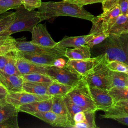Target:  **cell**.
Returning <instances> with one entry per match:
<instances>
[{
	"instance_id": "obj_8",
	"label": "cell",
	"mask_w": 128,
	"mask_h": 128,
	"mask_svg": "<svg viewBox=\"0 0 128 128\" xmlns=\"http://www.w3.org/2000/svg\"><path fill=\"white\" fill-rule=\"evenodd\" d=\"M15 46L16 50L20 52L46 54L66 58L65 56L66 48L56 46L53 48L44 46L34 44L31 42H27L22 40H16Z\"/></svg>"
},
{
	"instance_id": "obj_16",
	"label": "cell",
	"mask_w": 128,
	"mask_h": 128,
	"mask_svg": "<svg viewBox=\"0 0 128 128\" xmlns=\"http://www.w3.org/2000/svg\"><path fill=\"white\" fill-rule=\"evenodd\" d=\"M23 82L24 80L21 76L9 75L0 70V83L8 92L22 91Z\"/></svg>"
},
{
	"instance_id": "obj_34",
	"label": "cell",
	"mask_w": 128,
	"mask_h": 128,
	"mask_svg": "<svg viewBox=\"0 0 128 128\" xmlns=\"http://www.w3.org/2000/svg\"><path fill=\"white\" fill-rule=\"evenodd\" d=\"M14 12L4 13L0 16V32L6 30L13 22L14 18Z\"/></svg>"
},
{
	"instance_id": "obj_48",
	"label": "cell",
	"mask_w": 128,
	"mask_h": 128,
	"mask_svg": "<svg viewBox=\"0 0 128 128\" xmlns=\"http://www.w3.org/2000/svg\"></svg>"
},
{
	"instance_id": "obj_15",
	"label": "cell",
	"mask_w": 128,
	"mask_h": 128,
	"mask_svg": "<svg viewBox=\"0 0 128 128\" xmlns=\"http://www.w3.org/2000/svg\"><path fill=\"white\" fill-rule=\"evenodd\" d=\"M18 53L21 56L37 64L51 66H54L55 60L60 56L46 54L24 52L17 50Z\"/></svg>"
},
{
	"instance_id": "obj_19",
	"label": "cell",
	"mask_w": 128,
	"mask_h": 128,
	"mask_svg": "<svg viewBox=\"0 0 128 128\" xmlns=\"http://www.w3.org/2000/svg\"><path fill=\"white\" fill-rule=\"evenodd\" d=\"M100 115L102 118H110L114 116H128V100H122L114 102L113 105L104 111Z\"/></svg>"
},
{
	"instance_id": "obj_50",
	"label": "cell",
	"mask_w": 128,
	"mask_h": 128,
	"mask_svg": "<svg viewBox=\"0 0 128 128\" xmlns=\"http://www.w3.org/2000/svg\"></svg>"
},
{
	"instance_id": "obj_23",
	"label": "cell",
	"mask_w": 128,
	"mask_h": 128,
	"mask_svg": "<svg viewBox=\"0 0 128 128\" xmlns=\"http://www.w3.org/2000/svg\"><path fill=\"white\" fill-rule=\"evenodd\" d=\"M52 106L50 110L54 112L67 118L72 124L71 127L74 124V122L70 115L62 97H52ZM70 127V128H71Z\"/></svg>"
},
{
	"instance_id": "obj_38",
	"label": "cell",
	"mask_w": 128,
	"mask_h": 128,
	"mask_svg": "<svg viewBox=\"0 0 128 128\" xmlns=\"http://www.w3.org/2000/svg\"><path fill=\"white\" fill-rule=\"evenodd\" d=\"M22 5L25 8L28 10H32L38 8L41 6L42 0H22Z\"/></svg>"
},
{
	"instance_id": "obj_26",
	"label": "cell",
	"mask_w": 128,
	"mask_h": 128,
	"mask_svg": "<svg viewBox=\"0 0 128 128\" xmlns=\"http://www.w3.org/2000/svg\"><path fill=\"white\" fill-rule=\"evenodd\" d=\"M18 112V108L6 102L5 99L0 100V122L12 117Z\"/></svg>"
},
{
	"instance_id": "obj_47",
	"label": "cell",
	"mask_w": 128,
	"mask_h": 128,
	"mask_svg": "<svg viewBox=\"0 0 128 128\" xmlns=\"http://www.w3.org/2000/svg\"><path fill=\"white\" fill-rule=\"evenodd\" d=\"M126 15L128 16V10H127V12H126Z\"/></svg>"
},
{
	"instance_id": "obj_36",
	"label": "cell",
	"mask_w": 128,
	"mask_h": 128,
	"mask_svg": "<svg viewBox=\"0 0 128 128\" xmlns=\"http://www.w3.org/2000/svg\"><path fill=\"white\" fill-rule=\"evenodd\" d=\"M18 114H16L12 117L0 122V128H18Z\"/></svg>"
},
{
	"instance_id": "obj_43",
	"label": "cell",
	"mask_w": 128,
	"mask_h": 128,
	"mask_svg": "<svg viewBox=\"0 0 128 128\" xmlns=\"http://www.w3.org/2000/svg\"><path fill=\"white\" fill-rule=\"evenodd\" d=\"M110 119H112L120 123L128 126V116H114L111 118Z\"/></svg>"
},
{
	"instance_id": "obj_5",
	"label": "cell",
	"mask_w": 128,
	"mask_h": 128,
	"mask_svg": "<svg viewBox=\"0 0 128 128\" xmlns=\"http://www.w3.org/2000/svg\"><path fill=\"white\" fill-rule=\"evenodd\" d=\"M75 104L86 110L97 111L92 99L90 86L82 78L66 95Z\"/></svg>"
},
{
	"instance_id": "obj_14",
	"label": "cell",
	"mask_w": 128,
	"mask_h": 128,
	"mask_svg": "<svg viewBox=\"0 0 128 128\" xmlns=\"http://www.w3.org/2000/svg\"><path fill=\"white\" fill-rule=\"evenodd\" d=\"M32 116L53 126L70 128L72 126V123L67 118L56 114L51 110L35 113Z\"/></svg>"
},
{
	"instance_id": "obj_37",
	"label": "cell",
	"mask_w": 128,
	"mask_h": 128,
	"mask_svg": "<svg viewBox=\"0 0 128 128\" xmlns=\"http://www.w3.org/2000/svg\"><path fill=\"white\" fill-rule=\"evenodd\" d=\"M108 36V34L105 32H101L94 34V36L90 40H89L86 44H87L90 48H92L94 46L101 43Z\"/></svg>"
},
{
	"instance_id": "obj_21",
	"label": "cell",
	"mask_w": 128,
	"mask_h": 128,
	"mask_svg": "<svg viewBox=\"0 0 128 128\" xmlns=\"http://www.w3.org/2000/svg\"><path fill=\"white\" fill-rule=\"evenodd\" d=\"M126 32H128V16L120 14L117 17L106 34H120Z\"/></svg>"
},
{
	"instance_id": "obj_13",
	"label": "cell",
	"mask_w": 128,
	"mask_h": 128,
	"mask_svg": "<svg viewBox=\"0 0 128 128\" xmlns=\"http://www.w3.org/2000/svg\"><path fill=\"white\" fill-rule=\"evenodd\" d=\"M16 59V65L21 75L32 73H40L46 74L48 66L36 64L18 54L16 50L14 51Z\"/></svg>"
},
{
	"instance_id": "obj_28",
	"label": "cell",
	"mask_w": 128,
	"mask_h": 128,
	"mask_svg": "<svg viewBox=\"0 0 128 128\" xmlns=\"http://www.w3.org/2000/svg\"><path fill=\"white\" fill-rule=\"evenodd\" d=\"M95 111L84 112L86 118L82 122L75 123L71 128H96L95 122Z\"/></svg>"
},
{
	"instance_id": "obj_39",
	"label": "cell",
	"mask_w": 128,
	"mask_h": 128,
	"mask_svg": "<svg viewBox=\"0 0 128 128\" xmlns=\"http://www.w3.org/2000/svg\"><path fill=\"white\" fill-rule=\"evenodd\" d=\"M118 0H103L102 4L103 12L111 10L118 4Z\"/></svg>"
},
{
	"instance_id": "obj_12",
	"label": "cell",
	"mask_w": 128,
	"mask_h": 128,
	"mask_svg": "<svg viewBox=\"0 0 128 128\" xmlns=\"http://www.w3.org/2000/svg\"><path fill=\"white\" fill-rule=\"evenodd\" d=\"M31 42L44 46L53 48L56 44V42L51 37L44 24H38L32 28V32Z\"/></svg>"
},
{
	"instance_id": "obj_31",
	"label": "cell",
	"mask_w": 128,
	"mask_h": 128,
	"mask_svg": "<svg viewBox=\"0 0 128 128\" xmlns=\"http://www.w3.org/2000/svg\"><path fill=\"white\" fill-rule=\"evenodd\" d=\"M108 90L114 102L122 100H128V86L112 88Z\"/></svg>"
},
{
	"instance_id": "obj_46",
	"label": "cell",
	"mask_w": 128,
	"mask_h": 128,
	"mask_svg": "<svg viewBox=\"0 0 128 128\" xmlns=\"http://www.w3.org/2000/svg\"><path fill=\"white\" fill-rule=\"evenodd\" d=\"M8 92V90L2 84L0 85V100L5 99Z\"/></svg>"
},
{
	"instance_id": "obj_6",
	"label": "cell",
	"mask_w": 128,
	"mask_h": 128,
	"mask_svg": "<svg viewBox=\"0 0 128 128\" xmlns=\"http://www.w3.org/2000/svg\"><path fill=\"white\" fill-rule=\"evenodd\" d=\"M120 14L122 13L118 4L111 10L103 12L100 14L94 16L91 21L92 25L89 34H96L101 32L106 34L117 17Z\"/></svg>"
},
{
	"instance_id": "obj_17",
	"label": "cell",
	"mask_w": 128,
	"mask_h": 128,
	"mask_svg": "<svg viewBox=\"0 0 128 128\" xmlns=\"http://www.w3.org/2000/svg\"><path fill=\"white\" fill-rule=\"evenodd\" d=\"M52 106V98L50 99L40 101H36L20 106L18 108V112H26L32 115L39 112L50 110Z\"/></svg>"
},
{
	"instance_id": "obj_25",
	"label": "cell",
	"mask_w": 128,
	"mask_h": 128,
	"mask_svg": "<svg viewBox=\"0 0 128 128\" xmlns=\"http://www.w3.org/2000/svg\"><path fill=\"white\" fill-rule=\"evenodd\" d=\"M110 88L128 86V74H127L110 70Z\"/></svg>"
},
{
	"instance_id": "obj_3",
	"label": "cell",
	"mask_w": 128,
	"mask_h": 128,
	"mask_svg": "<svg viewBox=\"0 0 128 128\" xmlns=\"http://www.w3.org/2000/svg\"><path fill=\"white\" fill-rule=\"evenodd\" d=\"M16 10L13 22L6 30L0 32V39L6 38L12 34L20 32H31L33 28L42 21L38 10H28L23 5Z\"/></svg>"
},
{
	"instance_id": "obj_4",
	"label": "cell",
	"mask_w": 128,
	"mask_h": 128,
	"mask_svg": "<svg viewBox=\"0 0 128 128\" xmlns=\"http://www.w3.org/2000/svg\"><path fill=\"white\" fill-rule=\"evenodd\" d=\"M100 58L92 70L83 77L90 88L96 87L110 90V70L106 66V60L104 54H101Z\"/></svg>"
},
{
	"instance_id": "obj_30",
	"label": "cell",
	"mask_w": 128,
	"mask_h": 128,
	"mask_svg": "<svg viewBox=\"0 0 128 128\" xmlns=\"http://www.w3.org/2000/svg\"><path fill=\"white\" fill-rule=\"evenodd\" d=\"M16 41L10 36L6 38L0 39V56L16 50Z\"/></svg>"
},
{
	"instance_id": "obj_2",
	"label": "cell",
	"mask_w": 128,
	"mask_h": 128,
	"mask_svg": "<svg viewBox=\"0 0 128 128\" xmlns=\"http://www.w3.org/2000/svg\"><path fill=\"white\" fill-rule=\"evenodd\" d=\"M96 56L104 54L107 62L117 60L128 65V32L109 36L101 43L90 48Z\"/></svg>"
},
{
	"instance_id": "obj_33",
	"label": "cell",
	"mask_w": 128,
	"mask_h": 128,
	"mask_svg": "<svg viewBox=\"0 0 128 128\" xmlns=\"http://www.w3.org/2000/svg\"><path fill=\"white\" fill-rule=\"evenodd\" d=\"M64 102L66 105L67 110L71 118L73 120V117L74 115L80 112H86V111H90V110H86L83 108H82L78 105L74 103L72 101H71L70 98L66 96H65L62 97Z\"/></svg>"
},
{
	"instance_id": "obj_22",
	"label": "cell",
	"mask_w": 128,
	"mask_h": 128,
	"mask_svg": "<svg viewBox=\"0 0 128 128\" xmlns=\"http://www.w3.org/2000/svg\"><path fill=\"white\" fill-rule=\"evenodd\" d=\"M50 84L48 83L24 81L22 87V91L38 95L48 94V88Z\"/></svg>"
},
{
	"instance_id": "obj_1",
	"label": "cell",
	"mask_w": 128,
	"mask_h": 128,
	"mask_svg": "<svg viewBox=\"0 0 128 128\" xmlns=\"http://www.w3.org/2000/svg\"><path fill=\"white\" fill-rule=\"evenodd\" d=\"M38 9L42 21L60 16H72L92 21L94 16L86 10L83 6L75 4L73 0L42 2Z\"/></svg>"
},
{
	"instance_id": "obj_42",
	"label": "cell",
	"mask_w": 128,
	"mask_h": 128,
	"mask_svg": "<svg viewBox=\"0 0 128 128\" xmlns=\"http://www.w3.org/2000/svg\"><path fill=\"white\" fill-rule=\"evenodd\" d=\"M85 118H86V115H85L84 112H78L76 113L73 117V120L74 124L77 122H82L84 120Z\"/></svg>"
},
{
	"instance_id": "obj_7",
	"label": "cell",
	"mask_w": 128,
	"mask_h": 128,
	"mask_svg": "<svg viewBox=\"0 0 128 128\" xmlns=\"http://www.w3.org/2000/svg\"><path fill=\"white\" fill-rule=\"evenodd\" d=\"M46 75L54 81L72 86H74L82 78L66 66L60 68L54 66H48Z\"/></svg>"
},
{
	"instance_id": "obj_32",
	"label": "cell",
	"mask_w": 128,
	"mask_h": 128,
	"mask_svg": "<svg viewBox=\"0 0 128 128\" xmlns=\"http://www.w3.org/2000/svg\"><path fill=\"white\" fill-rule=\"evenodd\" d=\"M22 5V0H0V14L8 10L16 9Z\"/></svg>"
},
{
	"instance_id": "obj_44",
	"label": "cell",
	"mask_w": 128,
	"mask_h": 128,
	"mask_svg": "<svg viewBox=\"0 0 128 128\" xmlns=\"http://www.w3.org/2000/svg\"><path fill=\"white\" fill-rule=\"evenodd\" d=\"M66 63V60L64 58L60 57L57 58L55 60L54 64V66L58 67H60V68H62L65 66Z\"/></svg>"
},
{
	"instance_id": "obj_40",
	"label": "cell",
	"mask_w": 128,
	"mask_h": 128,
	"mask_svg": "<svg viewBox=\"0 0 128 128\" xmlns=\"http://www.w3.org/2000/svg\"><path fill=\"white\" fill-rule=\"evenodd\" d=\"M74 2L79 6H84L88 4L102 3L103 0H73Z\"/></svg>"
},
{
	"instance_id": "obj_41",
	"label": "cell",
	"mask_w": 128,
	"mask_h": 128,
	"mask_svg": "<svg viewBox=\"0 0 128 128\" xmlns=\"http://www.w3.org/2000/svg\"><path fill=\"white\" fill-rule=\"evenodd\" d=\"M118 5L122 14H126L128 8V0H118Z\"/></svg>"
},
{
	"instance_id": "obj_18",
	"label": "cell",
	"mask_w": 128,
	"mask_h": 128,
	"mask_svg": "<svg viewBox=\"0 0 128 128\" xmlns=\"http://www.w3.org/2000/svg\"><path fill=\"white\" fill-rule=\"evenodd\" d=\"M94 34H89L86 36H65L61 40L56 42V47L66 48H75L85 45L90 40Z\"/></svg>"
},
{
	"instance_id": "obj_27",
	"label": "cell",
	"mask_w": 128,
	"mask_h": 128,
	"mask_svg": "<svg viewBox=\"0 0 128 128\" xmlns=\"http://www.w3.org/2000/svg\"><path fill=\"white\" fill-rule=\"evenodd\" d=\"M15 50L10 52L8 53V61L2 71L9 75L21 76L16 65V59L14 53Z\"/></svg>"
},
{
	"instance_id": "obj_10",
	"label": "cell",
	"mask_w": 128,
	"mask_h": 128,
	"mask_svg": "<svg viewBox=\"0 0 128 128\" xmlns=\"http://www.w3.org/2000/svg\"><path fill=\"white\" fill-rule=\"evenodd\" d=\"M100 58V55H98L96 56L83 60L68 59L65 66L83 78L92 70Z\"/></svg>"
},
{
	"instance_id": "obj_24",
	"label": "cell",
	"mask_w": 128,
	"mask_h": 128,
	"mask_svg": "<svg viewBox=\"0 0 128 128\" xmlns=\"http://www.w3.org/2000/svg\"><path fill=\"white\" fill-rule=\"evenodd\" d=\"M72 88L71 86L53 81L48 86V94L52 97H63L71 90Z\"/></svg>"
},
{
	"instance_id": "obj_20",
	"label": "cell",
	"mask_w": 128,
	"mask_h": 128,
	"mask_svg": "<svg viewBox=\"0 0 128 128\" xmlns=\"http://www.w3.org/2000/svg\"><path fill=\"white\" fill-rule=\"evenodd\" d=\"M66 57L70 60H83L91 57L90 48L87 45L73 48H66Z\"/></svg>"
},
{
	"instance_id": "obj_49",
	"label": "cell",
	"mask_w": 128,
	"mask_h": 128,
	"mask_svg": "<svg viewBox=\"0 0 128 128\" xmlns=\"http://www.w3.org/2000/svg\"></svg>"
},
{
	"instance_id": "obj_11",
	"label": "cell",
	"mask_w": 128,
	"mask_h": 128,
	"mask_svg": "<svg viewBox=\"0 0 128 128\" xmlns=\"http://www.w3.org/2000/svg\"><path fill=\"white\" fill-rule=\"evenodd\" d=\"M90 90L97 110L104 112L114 103L108 90L96 87H90Z\"/></svg>"
},
{
	"instance_id": "obj_9",
	"label": "cell",
	"mask_w": 128,
	"mask_h": 128,
	"mask_svg": "<svg viewBox=\"0 0 128 128\" xmlns=\"http://www.w3.org/2000/svg\"><path fill=\"white\" fill-rule=\"evenodd\" d=\"M52 97V96L48 94L38 95L24 91L8 92L5 98V100L18 108L20 106L24 104L36 101L46 100Z\"/></svg>"
},
{
	"instance_id": "obj_29",
	"label": "cell",
	"mask_w": 128,
	"mask_h": 128,
	"mask_svg": "<svg viewBox=\"0 0 128 128\" xmlns=\"http://www.w3.org/2000/svg\"><path fill=\"white\" fill-rule=\"evenodd\" d=\"M24 81L50 84L54 80L48 75L40 73H32L21 75Z\"/></svg>"
},
{
	"instance_id": "obj_45",
	"label": "cell",
	"mask_w": 128,
	"mask_h": 128,
	"mask_svg": "<svg viewBox=\"0 0 128 128\" xmlns=\"http://www.w3.org/2000/svg\"><path fill=\"white\" fill-rule=\"evenodd\" d=\"M8 53L0 56V70H2L6 64L8 60Z\"/></svg>"
},
{
	"instance_id": "obj_35",
	"label": "cell",
	"mask_w": 128,
	"mask_h": 128,
	"mask_svg": "<svg viewBox=\"0 0 128 128\" xmlns=\"http://www.w3.org/2000/svg\"><path fill=\"white\" fill-rule=\"evenodd\" d=\"M106 66L110 70L128 74V65L124 62L112 60L107 62Z\"/></svg>"
}]
</instances>
